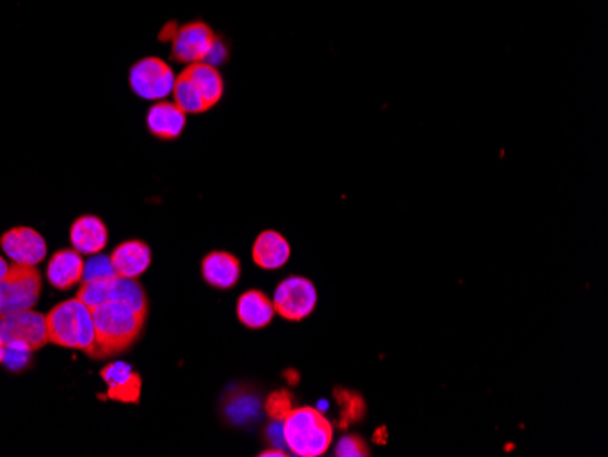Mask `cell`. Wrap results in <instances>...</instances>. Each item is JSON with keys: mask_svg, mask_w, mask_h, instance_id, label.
<instances>
[{"mask_svg": "<svg viewBox=\"0 0 608 457\" xmlns=\"http://www.w3.org/2000/svg\"><path fill=\"white\" fill-rule=\"evenodd\" d=\"M274 310L286 321H303L314 312L317 305V290L314 283L306 277H286L281 285L275 288Z\"/></svg>", "mask_w": 608, "mask_h": 457, "instance_id": "52a82bcc", "label": "cell"}, {"mask_svg": "<svg viewBox=\"0 0 608 457\" xmlns=\"http://www.w3.org/2000/svg\"><path fill=\"white\" fill-rule=\"evenodd\" d=\"M84 266L86 261L77 250H59L55 252L46 268V279L53 288L57 290H70L71 286L81 283L84 277Z\"/></svg>", "mask_w": 608, "mask_h": 457, "instance_id": "9a60e30c", "label": "cell"}, {"mask_svg": "<svg viewBox=\"0 0 608 457\" xmlns=\"http://www.w3.org/2000/svg\"><path fill=\"white\" fill-rule=\"evenodd\" d=\"M266 414L270 416L275 423H283L286 416L294 410V399L290 396V392L286 390H277L274 394L266 399Z\"/></svg>", "mask_w": 608, "mask_h": 457, "instance_id": "7402d4cb", "label": "cell"}, {"mask_svg": "<svg viewBox=\"0 0 608 457\" xmlns=\"http://www.w3.org/2000/svg\"><path fill=\"white\" fill-rule=\"evenodd\" d=\"M281 425L284 443L295 456H323L334 441L332 423L317 408H294Z\"/></svg>", "mask_w": 608, "mask_h": 457, "instance_id": "3957f363", "label": "cell"}, {"mask_svg": "<svg viewBox=\"0 0 608 457\" xmlns=\"http://www.w3.org/2000/svg\"><path fill=\"white\" fill-rule=\"evenodd\" d=\"M31 352L28 346L21 345V343H8L6 345V352H4V365L11 372H19L22 368L30 365Z\"/></svg>", "mask_w": 608, "mask_h": 457, "instance_id": "603a6c76", "label": "cell"}, {"mask_svg": "<svg viewBox=\"0 0 608 457\" xmlns=\"http://www.w3.org/2000/svg\"><path fill=\"white\" fill-rule=\"evenodd\" d=\"M335 399L341 407V428H346L348 425H352L355 421H361L365 417V399L355 394V392H348L343 388H337L335 390Z\"/></svg>", "mask_w": 608, "mask_h": 457, "instance_id": "44dd1931", "label": "cell"}, {"mask_svg": "<svg viewBox=\"0 0 608 457\" xmlns=\"http://www.w3.org/2000/svg\"><path fill=\"white\" fill-rule=\"evenodd\" d=\"M4 352H6V343H4V339L0 337V363L4 361Z\"/></svg>", "mask_w": 608, "mask_h": 457, "instance_id": "f546056e", "label": "cell"}, {"mask_svg": "<svg viewBox=\"0 0 608 457\" xmlns=\"http://www.w3.org/2000/svg\"><path fill=\"white\" fill-rule=\"evenodd\" d=\"M290 255H292V246L283 235L274 230H266L263 234L257 235L252 248L255 265L263 270L283 268L288 263Z\"/></svg>", "mask_w": 608, "mask_h": 457, "instance_id": "e0dca14e", "label": "cell"}, {"mask_svg": "<svg viewBox=\"0 0 608 457\" xmlns=\"http://www.w3.org/2000/svg\"><path fill=\"white\" fill-rule=\"evenodd\" d=\"M46 330L53 345L88 354L95 343L92 308L79 297L62 301L46 314Z\"/></svg>", "mask_w": 608, "mask_h": 457, "instance_id": "7a4b0ae2", "label": "cell"}, {"mask_svg": "<svg viewBox=\"0 0 608 457\" xmlns=\"http://www.w3.org/2000/svg\"><path fill=\"white\" fill-rule=\"evenodd\" d=\"M186 115L175 102L157 101L146 113L148 132L161 141L177 139L186 126Z\"/></svg>", "mask_w": 608, "mask_h": 457, "instance_id": "5bb4252c", "label": "cell"}, {"mask_svg": "<svg viewBox=\"0 0 608 457\" xmlns=\"http://www.w3.org/2000/svg\"><path fill=\"white\" fill-rule=\"evenodd\" d=\"M212 28L204 22H190L181 26L172 41V57L184 64L204 62L215 42Z\"/></svg>", "mask_w": 608, "mask_h": 457, "instance_id": "30bf717a", "label": "cell"}, {"mask_svg": "<svg viewBox=\"0 0 608 457\" xmlns=\"http://www.w3.org/2000/svg\"><path fill=\"white\" fill-rule=\"evenodd\" d=\"M110 275H115L112 261H110V255L95 254V257L90 259V261L86 263V266H84V277H82V281L102 279V277H110Z\"/></svg>", "mask_w": 608, "mask_h": 457, "instance_id": "cb8c5ba5", "label": "cell"}, {"mask_svg": "<svg viewBox=\"0 0 608 457\" xmlns=\"http://www.w3.org/2000/svg\"><path fill=\"white\" fill-rule=\"evenodd\" d=\"M115 274L128 279L141 277L152 265V250L144 241H124L110 255Z\"/></svg>", "mask_w": 608, "mask_h": 457, "instance_id": "7c38bea8", "label": "cell"}, {"mask_svg": "<svg viewBox=\"0 0 608 457\" xmlns=\"http://www.w3.org/2000/svg\"><path fill=\"white\" fill-rule=\"evenodd\" d=\"M274 314V303L261 290H248L237 299V317L246 328H264L272 323Z\"/></svg>", "mask_w": 608, "mask_h": 457, "instance_id": "ac0fdd59", "label": "cell"}, {"mask_svg": "<svg viewBox=\"0 0 608 457\" xmlns=\"http://www.w3.org/2000/svg\"><path fill=\"white\" fill-rule=\"evenodd\" d=\"M70 241L79 254H101L108 244V228L101 217L82 215L71 224Z\"/></svg>", "mask_w": 608, "mask_h": 457, "instance_id": "4fadbf2b", "label": "cell"}, {"mask_svg": "<svg viewBox=\"0 0 608 457\" xmlns=\"http://www.w3.org/2000/svg\"><path fill=\"white\" fill-rule=\"evenodd\" d=\"M102 381L108 385L106 396L121 403H139L142 379L132 365L117 361L104 366L101 370Z\"/></svg>", "mask_w": 608, "mask_h": 457, "instance_id": "8fae6325", "label": "cell"}, {"mask_svg": "<svg viewBox=\"0 0 608 457\" xmlns=\"http://www.w3.org/2000/svg\"><path fill=\"white\" fill-rule=\"evenodd\" d=\"M0 337L4 343H21L30 350H41L48 341L46 315L35 310H21L0 315Z\"/></svg>", "mask_w": 608, "mask_h": 457, "instance_id": "ba28073f", "label": "cell"}, {"mask_svg": "<svg viewBox=\"0 0 608 457\" xmlns=\"http://www.w3.org/2000/svg\"><path fill=\"white\" fill-rule=\"evenodd\" d=\"M177 30H179V26H177L175 22H168V24L164 26L163 31L159 33V41H173V37H175Z\"/></svg>", "mask_w": 608, "mask_h": 457, "instance_id": "4316f807", "label": "cell"}, {"mask_svg": "<svg viewBox=\"0 0 608 457\" xmlns=\"http://www.w3.org/2000/svg\"><path fill=\"white\" fill-rule=\"evenodd\" d=\"M261 456H279V457H283L286 456V454H284L283 450H277V448H272V450H266V452H263V454H261Z\"/></svg>", "mask_w": 608, "mask_h": 457, "instance_id": "f1b7e54d", "label": "cell"}, {"mask_svg": "<svg viewBox=\"0 0 608 457\" xmlns=\"http://www.w3.org/2000/svg\"><path fill=\"white\" fill-rule=\"evenodd\" d=\"M173 99L175 104L186 113H204L208 112L206 104H204L201 93L197 92L195 84L190 81V77L186 73L177 75L175 84H173Z\"/></svg>", "mask_w": 608, "mask_h": 457, "instance_id": "ffe728a7", "label": "cell"}, {"mask_svg": "<svg viewBox=\"0 0 608 457\" xmlns=\"http://www.w3.org/2000/svg\"><path fill=\"white\" fill-rule=\"evenodd\" d=\"M77 297L82 303L95 308L106 301H124L135 306L137 310L148 312V297L137 279H128L121 275H110L102 279L82 281Z\"/></svg>", "mask_w": 608, "mask_h": 457, "instance_id": "277c9868", "label": "cell"}, {"mask_svg": "<svg viewBox=\"0 0 608 457\" xmlns=\"http://www.w3.org/2000/svg\"><path fill=\"white\" fill-rule=\"evenodd\" d=\"M8 270H10V265H8V261H6L4 257H0V283H2V279L6 277V274H8Z\"/></svg>", "mask_w": 608, "mask_h": 457, "instance_id": "83f0119b", "label": "cell"}, {"mask_svg": "<svg viewBox=\"0 0 608 457\" xmlns=\"http://www.w3.org/2000/svg\"><path fill=\"white\" fill-rule=\"evenodd\" d=\"M0 246L15 265H41L48 254V244L44 241V237L28 226L8 230L2 235Z\"/></svg>", "mask_w": 608, "mask_h": 457, "instance_id": "9c48e42d", "label": "cell"}, {"mask_svg": "<svg viewBox=\"0 0 608 457\" xmlns=\"http://www.w3.org/2000/svg\"><path fill=\"white\" fill-rule=\"evenodd\" d=\"M226 55H228L226 46H224L223 42L219 41V39H215L212 50L208 51V55H206L204 62L210 64V66H217V64L226 61Z\"/></svg>", "mask_w": 608, "mask_h": 457, "instance_id": "484cf974", "label": "cell"}, {"mask_svg": "<svg viewBox=\"0 0 608 457\" xmlns=\"http://www.w3.org/2000/svg\"><path fill=\"white\" fill-rule=\"evenodd\" d=\"M42 275L37 266L11 265L0 283V315L30 310L41 297Z\"/></svg>", "mask_w": 608, "mask_h": 457, "instance_id": "5b68a950", "label": "cell"}, {"mask_svg": "<svg viewBox=\"0 0 608 457\" xmlns=\"http://www.w3.org/2000/svg\"><path fill=\"white\" fill-rule=\"evenodd\" d=\"M95 343L88 356L112 357L128 350L141 337L148 312L124 301H106L92 308Z\"/></svg>", "mask_w": 608, "mask_h": 457, "instance_id": "6da1fadb", "label": "cell"}, {"mask_svg": "<svg viewBox=\"0 0 608 457\" xmlns=\"http://www.w3.org/2000/svg\"><path fill=\"white\" fill-rule=\"evenodd\" d=\"M184 73L195 84L197 92L201 93L208 110L221 102L224 93V81L215 66H210L206 62H195V64H188Z\"/></svg>", "mask_w": 608, "mask_h": 457, "instance_id": "d6986e66", "label": "cell"}, {"mask_svg": "<svg viewBox=\"0 0 608 457\" xmlns=\"http://www.w3.org/2000/svg\"><path fill=\"white\" fill-rule=\"evenodd\" d=\"M368 454H370V450L359 436H345L335 447L337 457H365Z\"/></svg>", "mask_w": 608, "mask_h": 457, "instance_id": "d4e9b609", "label": "cell"}, {"mask_svg": "<svg viewBox=\"0 0 608 457\" xmlns=\"http://www.w3.org/2000/svg\"><path fill=\"white\" fill-rule=\"evenodd\" d=\"M203 270L204 281L213 288H219V290H230L237 285L239 277H241V263L235 255L223 252V250H217V252H210L203 259Z\"/></svg>", "mask_w": 608, "mask_h": 457, "instance_id": "2e32d148", "label": "cell"}, {"mask_svg": "<svg viewBox=\"0 0 608 457\" xmlns=\"http://www.w3.org/2000/svg\"><path fill=\"white\" fill-rule=\"evenodd\" d=\"M175 79L172 66L159 57L141 59L130 70L133 93L144 101H164L172 93Z\"/></svg>", "mask_w": 608, "mask_h": 457, "instance_id": "8992f818", "label": "cell"}]
</instances>
